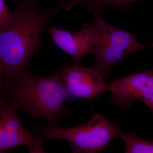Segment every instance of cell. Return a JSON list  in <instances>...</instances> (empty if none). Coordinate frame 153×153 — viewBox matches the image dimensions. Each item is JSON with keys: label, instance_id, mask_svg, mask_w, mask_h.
<instances>
[{"label": "cell", "instance_id": "obj_1", "mask_svg": "<svg viewBox=\"0 0 153 153\" xmlns=\"http://www.w3.org/2000/svg\"><path fill=\"white\" fill-rule=\"evenodd\" d=\"M39 1L19 0L10 20L0 25L1 84L25 71L41 46L48 23L63 8L59 1L52 10L44 11L38 7Z\"/></svg>", "mask_w": 153, "mask_h": 153}, {"label": "cell", "instance_id": "obj_2", "mask_svg": "<svg viewBox=\"0 0 153 153\" xmlns=\"http://www.w3.org/2000/svg\"><path fill=\"white\" fill-rule=\"evenodd\" d=\"M1 93L16 109L25 110L32 119L42 118L50 126L66 113L64 101L70 96L58 72L40 77L25 71L1 84Z\"/></svg>", "mask_w": 153, "mask_h": 153}, {"label": "cell", "instance_id": "obj_3", "mask_svg": "<svg viewBox=\"0 0 153 153\" xmlns=\"http://www.w3.org/2000/svg\"><path fill=\"white\" fill-rule=\"evenodd\" d=\"M119 126L101 114H94L87 123L71 128L57 126L37 131L49 139H61L71 143L74 153H94L102 151L120 131Z\"/></svg>", "mask_w": 153, "mask_h": 153}, {"label": "cell", "instance_id": "obj_4", "mask_svg": "<svg viewBox=\"0 0 153 153\" xmlns=\"http://www.w3.org/2000/svg\"><path fill=\"white\" fill-rule=\"evenodd\" d=\"M89 11L99 30L98 42L93 54L96 59L94 66L107 80L110 68L114 64L134 52L142 50L144 46L136 41L138 35L110 25L102 18L99 11Z\"/></svg>", "mask_w": 153, "mask_h": 153}, {"label": "cell", "instance_id": "obj_5", "mask_svg": "<svg viewBox=\"0 0 153 153\" xmlns=\"http://www.w3.org/2000/svg\"><path fill=\"white\" fill-rule=\"evenodd\" d=\"M17 109L5 97L0 99V153L20 146L30 152H44L41 137L30 133L23 126L17 115Z\"/></svg>", "mask_w": 153, "mask_h": 153}, {"label": "cell", "instance_id": "obj_6", "mask_svg": "<svg viewBox=\"0 0 153 153\" xmlns=\"http://www.w3.org/2000/svg\"><path fill=\"white\" fill-rule=\"evenodd\" d=\"M68 93L76 98L91 100L107 91L106 80L94 66L82 68L73 63L58 70Z\"/></svg>", "mask_w": 153, "mask_h": 153}, {"label": "cell", "instance_id": "obj_7", "mask_svg": "<svg viewBox=\"0 0 153 153\" xmlns=\"http://www.w3.org/2000/svg\"><path fill=\"white\" fill-rule=\"evenodd\" d=\"M52 43L69 54L78 65L82 57L93 54L99 37V30L95 25L85 23L78 32L62 30L56 26L49 27Z\"/></svg>", "mask_w": 153, "mask_h": 153}, {"label": "cell", "instance_id": "obj_8", "mask_svg": "<svg viewBox=\"0 0 153 153\" xmlns=\"http://www.w3.org/2000/svg\"><path fill=\"white\" fill-rule=\"evenodd\" d=\"M151 69L128 74L115 80L107 86V91L112 94L111 102L126 108L134 100H140L144 88L150 74Z\"/></svg>", "mask_w": 153, "mask_h": 153}, {"label": "cell", "instance_id": "obj_9", "mask_svg": "<svg viewBox=\"0 0 153 153\" xmlns=\"http://www.w3.org/2000/svg\"><path fill=\"white\" fill-rule=\"evenodd\" d=\"M117 137L122 139L126 145V153H153V141L141 139L134 132L119 131Z\"/></svg>", "mask_w": 153, "mask_h": 153}, {"label": "cell", "instance_id": "obj_10", "mask_svg": "<svg viewBox=\"0 0 153 153\" xmlns=\"http://www.w3.org/2000/svg\"><path fill=\"white\" fill-rule=\"evenodd\" d=\"M11 16L5 0H0V25L8 21Z\"/></svg>", "mask_w": 153, "mask_h": 153}, {"label": "cell", "instance_id": "obj_11", "mask_svg": "<svg viewBox=\"0 0 153 153\" xmlns=\"http://www.w3.org/2000/svg\"><path fill=\"white\" fill-rule=\"evenodd\" d=\"M140 0H110L113 7L118 9H123L127 7L130 3Z\"/></svg>", "mask_w": 153, "mask_h": 153}, {"label": "cell", "instance_id": "obj_12", "mask_svg": "<svg viewBox=\"0 0 153 153\" xmlns=\"http://www.w3.org/2000/svg\"><path fill=\"white\" fill-rule=\"evenodd\" d=\"M145 104L153 111V94Z\"/></svg>", "mask_w": 153, "mask_h": 153}, {"label": "cell", "instance_id": "obj_13", "mask_svg": "<svg viewBox=\"0 0 153 153\" xmlns=\"http://www.w3.org/2000/svg\"><path fill=\"white\" fill-rule=\"evenodd\" d=\"M152 47H153V44L152 45Z\"/></svg>", "mask_w": 153, "mask_h": 153}, {"label": "cell", "instance_id": "obj_14", "mask_svg": "<svg viewBox=\"0 0 153 153\" xmlns=\"http://www.w3.org/2000/svg\"></svg>", "mask_w": 153, "mask_h": 153}]
</instances>
